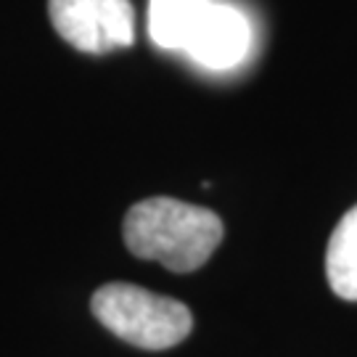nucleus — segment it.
<instances>
[{
	"label": "nucleus",
	"mask_w": 357,
	"mask_h": 357,
	"mask_svg": "<svg viewBox=\"0 0 357 357\" xmlns=\"http://www.w3.org/2000/svg\"><path fill=\"white\" fill-rule=\"evenodd\" d=\"M122 233L135 257L153 259L172 273H193L222 241V220L204 206L153 196L130 206Z\"/></svg>",
	"instance_id": "obj_1"
},
{
	"label": "nucleus",
	"mask_w": 357,
	"mask_h": 357,
	"mask_svg": "<svg viewBox=\"0 0 357 357\" xmlns=\"http://www.w3.org/2000/svg\"><path fill=\"white\" fill-rule=\"evenodd\" d=\"M90 310L103 328L141 349H169L193 328L191 310L162 294L132 283H106L90 299Z\"/></svg>",
	"instance_id": "obj_2"
},
{
	"label": "nucleus",
	"mask_w": 357,
	"mask_h": 357,
	"mask_svg": "<svg viewBox=\"0 0 357 357\" xmlns=\"http://www.w3.org/2000/svg\"><path fill=\"white\" fill-rule=\"evenodd\" d=\"M48 13L53 29L82 53L103 56L135 40L130 0H48Z\"/></svg>",
	"instance_id": "obj_3"
},
{
	"label": "nucleus",
	"mask_w": 357,
	"mask_h": 357,
	"mask_svg": "<svg viewBox=\"0 0 357 357\" xmlns=\"http://www.w3.org/2000/svg\"><path fill=\"white\" fill-rule=\"evenodd\" d=\"M252 48V26L238 8L209 3L193 29L185 51L206 69H230L241 64Z\"/></svg>",
	"instance_id": "obj_4"
},
{
	"label": "nucleus",
	"mask_w": 357,
	"mask_h": 357,
	"mask_svg": "<svg viewBox=\"0 0 357 357\" xmlns=\"http://www.w3.org/2000/svg\"><path fill=\"white\" fill-rule=\"evenodd\" d=\"M209 0H149V35L159 48L185 51Z\"/></svg>",
	"instance_id": "obj_5"
},
{
	"label": "nucleus",
	"mask_w": 357,
	"mask_h": 357,
	"mask_svg": "<svg viewBox=\"0 0 357 357\" xmlns=\"http://www.w3.org/2000/svg\"><path fill=\"white\" fill-rule=\"evenodd\" d=\"M326 275L336 296L357 302V206L333 228L326 252Z\"/></svg>",
	"instance_id": "obj_6"
}]
</instances>
